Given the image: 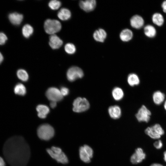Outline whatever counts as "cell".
I'll return each instance as SVG.
<instances>
[{"mask_svg":"<svg viewBox=\"0 0 166 166\" xmlns=\"http://www.w3.org/2000/svg\"><path fill=\"white\" fill-rule=\"evenodd\" d=\"M3 153L11 166H26L30 156L28 144L22 137L18 136H13L6 141Z\"/></svg>","mask_w":166,"mask_h":166,"instance_id":"obj_1","label":"cell"},{"mask_svg":"<svg viewBox=\"0 0 166 166\" xmlns=\"http://www.w3.org/2000/svg\"><path fill=\"white\" fill-rule=\"evenodd\" d=\"M37 135L41 140H48L54 136V130L50 125L44 124L39 126L37 130Z\"/></svg>","mask_w":166,"mask_h":166,"instance_id":"obj_2","label":"cell"},{"mask_svg":"<svg viewBox=\"0 0 166 166\" xmlns=\"http://www.w3.org/2000/svg\"><path fill=\"white\" fill-rule=\"evenodd\" d=\"M46 151L50 156L57 162L64 164L68 163L67 156L60 148L53 146L50 148H47Z\"/></svg>","mask_w":166,"mask_h":166,"instance_id":"obj_3","label":"cell"},{"mask_svg":"<svg viewBox=\"0 0 166 166\" xmlns=\"http://www.w3.org/2000/svg\"><path fill=\"white\" fill-rule=\"evenodd\" d=\"M61 24L58 21L55 19H47L44 23V28L48 34L53 35L61 30Z\"/></svg>","mask_w":166,"mask_h":166,"instance_id":"obj_4","label":"cell"},{"mask_svg":"<svg viewBox=\"0 0 166 166\" xmlns=\"http://www.w3.org/2000/svg\"><path fill=\"white\" fill-rule=\"evenodd\" d=\"M73 110L75 112L81 113L87 110L90 105L88 101L85 98L78 97L76 98L73 103Z\"/></svg>","mask_w":166,"mask_h":166,"instance_id":"obj_5","label":"cell"},{"mask_svg":"<svg viewBox=\"0 0 166 166\" xmlns=\"http://www.w3.org/2000/svg\"><path fill=\"white\" fill-rule=\"evenodd\" d=\"M79 152L81 159L85 163L90 162L93 154L92 148L89 146L85 145L80 147Z\"/></svg>","mask_w":166,"mask_h":166,"instance_id":"obj_6","label":"cell"},{"mask_svg":"<svg viewBox=\"0 0 166 166\" xmlns=\"http://www.w3.org/2000/svg\"><path fill=\"white\" fill-rule=\"evenodd\" d=\"M151 113L144 105H142L139 109L135 116L139 122H148L150 120Z\"/></svg>","mask_w":166,"mask_h":166,"instance_id":"obj_7","label":"cell"},{"mask_svg":"<svg viewBox=\"0 0 166 166\" xmlns=\"http://www.w3.org/2000/svg\"><path fill=\"white\" fill-rule=\"evenodd\" d=\"M66 75L68 80L73 81L77 79L81 78L83 76L84 73L80 68L73 66L68 69Z\"/></svg>","mask_w":166,"mask_h":166,"instance_id":"obj_8","label":"cell"},{"mask_svg":"<svg viewBox=\"0 0 166 166\" xmlns=\"http://www.w3.org/2000/svg\"><path fill=\"white\" fill-rule=\"evenodd\" d=\"M46 95L48 99L51 101L57 102L61 101L63 98L60 91L55 87L49 88L46 92Z\"/></svg>","mask_w":166,"mask_h":166,"instance_id":"obj_9","label":"cell"},{"mask_svg":"<svg viewBox=\"0 0 166 166\" xmlns=\"http://www.w3.org/2000/svg\"><path fill=\"white\" fill-rule=\"evenodd\" d=\"M146 155L142 149L138 148L131 157L130 160L133 164L140 163L145 158Z\"/></svg>","mask_w":166,"mask_h":166,"instance_id":"obj_10","label":"cell"},{"mask_svg":"<svg viewBox=\"0 0 166 166\" xmlns=\"http://www.w3.org/2000/svg\"><path fill=\"white\" fill-rule=\"evenodd\" d=\"M80 8L86 12H89L93 10L96 5L95 0H86L81 1L79 2Z\"/></svg>","mask_w":166,"mask_h":166,"instance_id":"obj_11","label":"cell"},{"mask_svg":"<svg viewBox=\"0 0 166 166\" xmlns=\"http://www.w3.org/2000/svg\"><path fill=\"white\" fill-rule=\"evenodd\" d=\"M62 44V41L56 34L51 35L49 37V44L52 49H58Z\"/></svg>","mask_w":166,"mask_h":166,"instance_id":"obj_12","label":"cell"},{"mask_svg":"<svg viewBox=\"0 0 166 166\" xmlns=\"http://www.w3.org/2000/svg\"><path fill=\"white\" fill-rule=\"evenodd\" d=\"M8 18L10 22L13 24L19 25L22 21L23 16L21 14L17 12H13L9 14Z\"/></svg>","mask_w":166,"mask_h":166,"instance_id":"obj_13","label":"cell"},{"mask_svg":"<svg viewBox=\"0 0 166 166\" xmlns=\"http://www.w3.org/2000/svg\"><path fill=\"white\" fill-rule=\"evenodd\" d=\"M144 20L140 16L136 15L132 16L130 20V24L134 28L138 29L141 28L144 25Z\"/></svg>","mask_w":166,"mask_h":166,"instance_id":"obj_14","label":"cell"},{"mask_svg":"<svg viewBox=\"0 0 166 166\" xmlns=\"http://www.w3.org/2000/svg\"><path fill=\"white\" fill-rule=\"evenodd\" d=\"M108 112L110 117L114 119H117L121 115V110L117 105L110 106L108 109Z\"/></svg>","mask_w":166,"mask_h":166,"instance_id":"obj_15","label":"cell"},{"mask_svg":"<svg viewBox=\"0 0 166 166\" xmlns=\"http://www.w3.org/2000/svg\"><path fill=\"white\" fill-rule=\"evenodd\" d=\"M152 98L154 103L156 105H159L164 101L165 95L161 91H156L153 93Z\"/></svg>","mask_w":166,"mask_h":166,"instance_id":"obj_16","label":"cell"},{"mask_svg":"<svg viewBox=\"0 0 166 166\" xmlns=\"http://www.w3.org/2000/svg\"><path fill=\"white\" fill-rule=\"evenodd\" d=\"M107 36L105 31L102 29H99L96 30L94 33L93 37L97 41L103 42Z\"/></svg>","mask_w":166,"mask_h":166,"instance_id":"obj_17","label":"cell"},{"mask_svg":"<svg viewBox=\"0 0 166 166\" xmlns=\"http://www.w3.org/2000/svg\"><path fill=\"white\" fill-rule=\"evenodd\" d=\"M36 110L38 112V116L41 118H45L49 112V107L45 105H40L37 107Z\"/></svg>","mask_w":166,"mask_h":166,"instance_id":"obj_18","label":"cell"},{"mask_svg":"<svg viewBox=\"0 0 166 166\" xmlns=\"http://www.w3.org/2000/svg\"><path fill=\"white\" fill-rule=\"evenodd\" d=\"M58 18L62 21H66L69 19L71 16L70 10L66 8H62L60 9L57 13Z\"/></svg>","mask_w":166,"mask_h":166,"instance_id":"obj_19","label":"cell"},{"mask_svg":"<svg viewBox=\"0 0 166 166\" xmlns=\"http://www.w3.org/2000/svg\"><path fill=\"white\" fill-rule=\"evenodd\" d=\"M120 36L122 41L124 42H128L132 38L133 33L130 30L125 29L121 32Z\"/></svg>","mask_w":166,"mask_h":166,"instance_id":"obj_20","label":"cell"},{"mask_svg":"<svg viewBox=\"0 0 166 166\" xmlns=\"http://www.w3.org/2000/svg\"><path fill=\"white\" fill-rule=\"evenodd\" d=\"M127 81L129 85L133 86L138 85L140 80L138 75L135 73H130L128 76Z\"/></svg>","mask_w":166,"mask_h":166,"instance_id":"obj_21","label":"cell"},{"mask_svg":"<svg viewBox=\"0 0 166 166\" xmlns=\"http://www.w3.org/2000/svg\"><path fill=\"white\" fill-rule=\"evenodd\" d=\"M34 32L32 27L29 24L25 25L22 27V32L24 37L28 38L32 35Z\"/></svg>","mask_w":166,"mask_h":166,"instance_id":"obj_22","label":"cell"},{"mask_svg":"<svg viewBox=\"0 0 166 166\" xmlns=\"http://www.w3.org/2000/svg\"><path fill=\"white\" fill-rule=\"evenodd\" d=\"M144 31L145 35L148 37L152 38L156 35V30L155 28L152 25L146 26L144 28Z\"/></svg>","mask_w":166,"mask_h":166,"instance_id":"obj_23","label":"cell"},{"mask_svg":"<svg viewBox=\"0 0 166 166\" xmlns=\"http://www.w3.org/2000/svg\"><path fill=\"white\" fill-rule=\"evenodd\" d=\"M112 96L114 99L117 101L121 100L124 96L122 90L119 87H115L113 90Z\"/></svg>","mask_w":166,"mask_h":166,"instance_id":"obj_24","label":"cell"},{"mask_svg":"<svg viewBox=\"0 0 166 166\" xmlns=\"http://www.w3.org/2000/svg\"><path fill=\"white\" fill-rule=\"evenodd\" d=\"M152 19L153 23L159 26H162L164 22L163 16L159 13L154 14L152 16Z\"/></svg>","mask_w":166,"mask_h":166,"instance_id":"obj_25","label":"cell"},{"mask_svg":"<svg viewBox=\"0 0 166 166\" xmlns=\"http://www.w3.org/2000/svg\"><path fill=\"white\" fill-rule=\"evenodd\" d=\"M14 91L16 94L24 96L26 93V88L23 84L19 83L14 87Z\"/></svg>","mask_w":166,"mask_h":166,"instance_id":"obj_26","label":"cell"},{"mask_svg":"<svg viewBox=\"0 0 166 166\" xmlns=\"http://www.w3.org/2000/svg\"><path fill=\"white\" fill-rule=\"evenodd\" d=\"M145 133L153 139H158L161 136L159 135L154 129L152 127H147L145 130Z\"/></svg>","mask_w":166,"mask_h":166,"instance_id":"obj_27","label":"cell"},{"mask_svg":"<svg viewBox=\"0 0 166 166\" xmlns=\"http://www.w3.org/2000/svg\"><path fill=\"white\" fill-rule=\"evenodd\" d=\"M17 75L18 78L23 81H26L29 78L27 72L22 69H18L17 72Z\"/></svg>","mask_w":166,"mask_h":166,"instance_id":"obj_28","label":"cell"},{"mask_svg":"<svg viewBox=\"0 0 166 166\" xmlns=\"http://www.w3.org/2000/svg\"><path fill=\"white\" fill-rule=\"evenodd\" d=\"M64 49L67 53L71 54L74 53L76 50L75 46L71 43L66 44L65 46Z\"/></svg>","mask_w":166,"mask_h":166,"instance_id":"obj_29","label":"cell"},{"mask_svg":"<svg viewBox=\"0 0 166 166\" xmlns=\"http://www.w3.org/2000/svg\"><path fill=\"white\" fill-rule=\"evenodd\" d=\"M61 2L59 1L56 0H51L48 4L49 8L53 10L58 9L61 6Z\"/></svg>","mask_w":166,"mask_h":166,"instance_id":"obj_30","label":"cell"},{"mask_svg":"<svg viewBox=\"0 0 166 166\" xmlns=\"http://www.w3.org/2000/svg\"><path fill=\"white\" fill-rule=\"evenodd\" d=\"M152 126L156 132L160 136L164 134V130L161 125L159 124H156Z\"/></svg>","mask_w":166,"mask_h":166,"instance_id":"obj_31","label":"cell"},{"mask_svg":"<svg viewBox=\"0 0 166 166\" xmlns=\"http://www.w3.org/2000/svg\"><path fill=\"white\" fill-rule=\"evenodd\" d=\"M7 40V38L6 34L3 32H0V45L5 44Z\"/></svg>","mask_w":166,"mask_h":166,"instance_id":"obj_32","label":"cell"},{"mask_svg":"<svg viewBox=\"0 0 166 166\" xmlns=\"http://www.w3.org/2000/svg\"><path fill=\"white\" fill-rule=\"evenodd\" d=\"M60 91L63 96H66L69 93V90L68 89L65 87H61Z\"/></svg>","mask_w":166,"mask_h":166,"instance_id":"obj_33","label":"cell"},{"mask_svg":"<svg viewBox=\"0 0 166 166\" xmlns=\"http://www.w3.org/2000/svg\"><path fill=\"white\" fill-rule=\"evenodd\" d=\"M163 145L162 143L161 140H159L156 141L154 143V146L157 149L161 148Z\"/></svg>","mask_w":166,"mask_h":166,"instance_id":"obj_34","label":"cell"},{"mask_svg":"<svg viewBox=\"0 0 166 166\" xmlns=\"http://www.w3.org/2000/svg\"><path fill=\"white\" fill-rule=\"evenodd\" d=\"M162 7L163 11L164 12L166 13V0L164 1L162 3Z\"/></svg>","mask_w":166,"mask_h":166,"instance_id":"obj_35","label":"cell"},{"mask_svg":"<svg viewBox=\"0 0 166 166\" xmlns=\"http://www.w3.org/2000/svg\"><path fill=\"white\" fill-rule=\"evenodd\" d=\"M50 105L52 108H54L57 105V102L54 101H51L50 103Z\"/></svg>","mask_w":166,"mask_h":166,"instance_id":"obj_36","label":"cell"},{"mask_svg":"<svg viewBox=\"0 0 166 166\" xmlns=\"http://www.w3.org/2000/svg\"><path fill=\"white\" fill-rule=\"evenodd\" d=\"M0 166H5V163L3 159L0 156Z\"/></svg>","mask_w":166,"mask_h":166,"instance_id":"obj_37","label":"cell"},{"mask_svg":"<svg viewBox=\"0 0 166 166\" xmlns=\"http://www.w3.org/2000/svg\"><path fill=\"white\" fill-rule=\"evenodd\" d=\"M3 60V56L1 53L0 52V64H1V63L2 62Z\"/></svg>","mask_w":166,"mask_h":166,"instance_id":"obj_38","label":"cell"},{"mask_svg":"<svg viewBox=\"0 0 166 166\" xmlns=\"http://www.w3.org/2000/svg\"><path fill=\"white\" fill-rule=\"evenodd\" d=\"M150 166H163L162 165L157 163H155L152 164Z\"/></svg>","mask_w":166,"mask_h":166,"instance_id":"obj_39","label":"cell"},{"mask_svg":"<svg viewBox=\"0 0 166 166\" xmlns=\"http://www.w3.org/2000/svg\"><path fill=\"white\" fill-rule=\"evenodd\" d=\"M164 159L166 162V151L164 153Z\"/></svg>","mask_w":166,"mask_h":166,"instance_id":"obj_40","label":"cell"},{"mask_svg":"<svg viewBox=\"0 0 166 166\" xmlns=\"http://www.w3.org/2000/svg\"><path fill=\"white\" fill-rule=\"evenodd\" d=\"M164 109L166 111V100L164 102Z\"/></svg>","mask_w":166,"mask_h":166,"instance_id":"obj_41","label":"cell"}]
</instances>
